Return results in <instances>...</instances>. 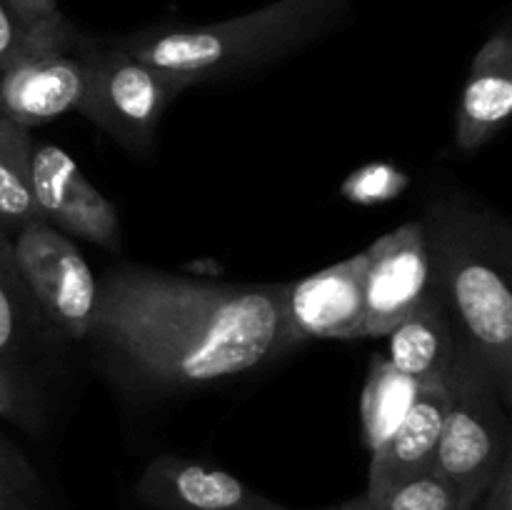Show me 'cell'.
Here are the masks:
<instances>
[{"instance_id":"cell-1","label":"cell","mask_w":512,"mask_h":510,"mask_svg":"<svg viewBox=\"0 0 512 510\" xmlns=\"http://www.w3.org/2000/svg\"><path fill=\"white\" fill-rule=\"evenodd\" d=\"M90 335L130 380L175 390L240 375L290 350L283 285H218L113 270Z\"/></svg>"},{"instance_id":"cell-2","label":"cell","mask_w":512,"mask_h":510,"mask_svg":"<svg viewBox=\"0 0 512 510\" xmlns=\"http://www.w3.org/2000/svg\"><path fill=\"white\" fill-rule=\"evenodd\" d=\"M428 240L433 288L453 313L470 350L512 405L510 235L480 210L435 200L420 220Z\"/></svg>"},{"instance_id":"cell-3","label":"cell","mask_w":512,"mask_h":510,"mask_svg":"<svg viewBox=\"0 0 512 510\" xmlns=\"http://www.w3.org/2000/svg\"><path fill=\"white\" fill-rule=\"evenodd\" d=\"M348 15L350 0H275L218 23L140 30L115 45L190 88L278 63L333 33Z\"/></svg>"},{"instance_id":"cell-4","label":"cell","mask_w":512,"mask_h":510,"mask_svg":"<svg viewBox=\"0 0 512 510\" xmlns=\"http://www.w3.org/2000/svg\"><path fill=\"white\" fill-rule=\"evenodd\" d=\"M450 390L453 403L430 473L458 493L465 510H473L503 460L512 455L508 405L473 353L460 365Z\"/></svg>"},{"instance_id":"cell-5","label":"cell","mask_w":512,"mask_h":510,"mask_svg":"<svg viewBox=\"0 0 512 510\" xmlns=\"http://www.w3.org/2000/svg\"><path fill=\"white\" fill-rule=\"evenodd\" d=\"M188 85L115 43L93 50L90 83L78 113L118 140L130 153H140L155 138L168 105Z\"/></svg>"},{"instance_id":"cell-6","label":"cell","mask_w":512,"mask_h":510,"mask_svg":"<svg viewBox=\"0 0 512 510\" xmlns=\"http://www.w3.org/2000/svg\"><path fill=\"white\" fill-rule=\"evenodd\" d=\"M13 255L48 323L73 340L90 335L100 285L73 240L38 220L15 233Z\"/></svg>"},{"instance_id":"cell-7","label":"cell","mask_w":512,"mask_h":510,"mask_svg":"<svg viewBox=\"0 0 512 510\" xmlns=\"http://www.w3.org/2000/svg\"><path fill=\"white\" fill-rule=\"evenodd\" d=\"M93 43L78 33L0 70L3 120L30 130L83 105L90 83Z\"/></svg>"},{"instance_id":"cell-8","label":"cell","mask_w":512,"mask_h":510,"mask_svg":"<svg viewBox=\"0 0 512 510\" xmlns=\"http://www.w3.org/2000/svg\"><path fill=\"white\" fill-rule=\"evenodd\" d=\"M365 268V335L383 338L403 323L433 288L428 240L420 220H410L375 240Z\"/></svg>"},{"instance_id":"cell-9","label":"cell","mask_w":512,"mask_h":510,"mask_svg":"<svg viewBox=\"0 0 512 510\" xmlns=\"http://www.w3.org/2000/svg\"><path fill=\"white\" fill-rule=\"evenodd\" d=\"M365 268L368 255L358 253L298 283H285L283 318L290 345L310 338H365Z\"/></svg>"},{"instance_id":"cell-10","label":"cell","mask_w":512,"mask_h":510,"mask_svg":"<svg viewBox=\"0 0 512 510\" xmlns=\"http://www.w3.org/2000/svg\"><path fill=\"white\" fill-rule=\"evenodd\" d=\"M33 190L40 218L60 233L90 240L100 248H120L115 205L90 183L73 158L58 145L33 148Z\"/></svg>"},{"instance_id":"cell-11","label":"cell","mask_w":512,"mask_h":510,"mask_svg":"<svg viewBox=\"0 0 512 510\" xmlns=\"http://www.w3.org/2000/svg\"><path fill=\"white\" fill-rule=\"evenodd\" d=\"M135 495L153 510H288L228 470L180 455L150 460Z\"/></svg>"},{"instance_id":"cell-12","label":"cell","mask_w":512,"mask_h":510,"mask_svg":"<svg viewBox=\"0 0 512 510\" xmlns=\"http://www.w3.org/2000/svg\"><path fill=\"white\" fill-rule=\"evenodd\" d=\"M470 353L450 308L438 290L430 288L423 303L388 333L385 358L418 385H450Z\"/></svg>"},{"instance_id":"cell-13","label":"cell","mask_w":512,"mask_h":510,"mask_svg":"<svg viewBox=\"0 0 512 510\" xmlns=\"http://www.w3.org/2000/svg\"><path fill=\"white\" fill-rule=\"evenodd\" d=\"M453 390L443 383H425L418 388L413 408L388 443L370 453L365 498H383L398 485L430 473L440 433L448 418Z\"/></svg>"},{"instance_id":"cell-14","label":"cell","mask_w":512,"mask_h":510,"mask_svg":"<svg viewBox=\"0 0 512 510\" xmlns=\"http://www.w3.org/2000/svg\"><path fill=\"white\" fill-rule=\"evenodd\" d=\"M512 113V35L508 25L490 35L475 53L460 100L455 143L465 153L483 148Z\"/></svg>"},{"instance_id":"cell-15","label":"cell","mask_w":512,"mask_h":510,"mask_svg":"<svg viewBox=\"0 0 512 510\" xmlns=\"http://www.w3.org/2000/svg\"><path fill=\"white\" fill-rule=\"evenodd\" d=\"M58 333L30 295L13 255V240L0 230V368L18 358L40 333Z\"/></svg>"},{"instance_id":"cell-16","label":"cell","mask_w":512,"mask_h":510,"mask_svg":"<svg viewBox=\"0 0 512 510\" xmlns=\"http://www.w3.org/2000/svg\"><path fill=\"white\" fill-rule=\"evenodd\" d=\"M420 385L400 373L385 355L370 360L365 380L360 415H363V440L370 453L383 448L390 435L400 428L408 410L413 408Z\"/></svg>"},{"instance_id":"cell-17","label":"cell","mask_w":512,"mask_h":510,"mask_svg":"<svg viewBox=\"0 0 512 510\" xmlns=\"http://www.w3.org/2000/svg\"><path fill=\"white\" fill-rule=\"evenodd\" d=\"M33 148L30 130L0 123V230L5 233L43 220L33 190Z\"/></svg>"},{"instance_id":"cell-18","label":"cell","mask_w":512,"mask_h":510,"mask_svg":"<svg viewBox=\"0 0 512 510\" xmlns=\"http://www.w3.org/2000/svg\"><path fill=\"white\" fill-rule=\"evenodd\" d=\"M335 510H465L458 493L435 473L418 475L408 483L398 485L383 498H358L348 500Z\"/></svg>"},{"instance_id":"cell-19","label":"cell","mask_w":512,"mask_h":510,"mask_svg":"<svg viewBox=\"0 0 512 510\" xmlns=\"http://www.w3.org/2000/svg\"><path fill=\"white\" fill-rule=\"evenodd\" d=\"M73 35L75 30L70 28L68 20L53 25H30L5 0H0V70L38 50L65 43Z\"/></svg>"},{"instance_id":"cell-20","label":"cell","mask_w":512,"mask_h":510,"mask_svg":"<svg viewBox=\"0 0 512 510\" xmlns=\"http://www.w3.org/2000/svg\"><path fill=\"white\" fill-rule=\"evenodd\" d=\"M40 478L30 460L0 433V510H33Z\"/></svg>"},{"instance_id":"cell-21","label":"cell","mask_w":512,"mask_h":510,"mask_svg":"<svg viewBox=\"0 0 512 510\" xmlns=\"http://www.w3.org/2000/svg\"><path fill=\"white\" fill-rule=\"evenodd\" d=\"M408 185L400 170L390 168V165H368V168L358 170L345 183V195L358 203H380V200H390Z\"/></svg>"},{"instance_id":"cell-22","label":"cell","mask_w":512,"mask_h":510,"mask_svg":"<svg viewBox=\"0 0 512 510\" xmlns=\"http://www.w3.org/2000/svg\"><path fill=\"white\" fill-rule=\"evenodd\" d=\"M473 510H512V455L503 460Z\"/></svg>"},{"instance_id":"cell-23","label":"cell","mask_w":512,"mask_h":510,"mask_svg":"<svg viewBox=\"0 0 512 510\" xmlns=\"http://www.w3.org/2000/svg\"><path fill=\"white\" fill-rule=\"evenodd\" d=\"M5 3L30 25H53L65 20L55 0H5Z\"/></svg>"},{"instance_id":"cell-24","label":"cell","mask_w":512,"mask_h":510,"mask_svg":"<svg viewBox=\"0 0 512 510\" xmlns=\"http://www.w3.org/2000/svg\"><path fill=\"white\" fill-rule=\"evenodd\" d=\"M10 405H13V393H10L8 375H5V370L0 368V415L8 413Z\"/></svg>"},{"instance_id":"cell-25","label":"cell","mask_w":512,"mask_h":510,"mask_svg":"<svg viewBox=\"0 0 512 510\" xmlns=\"http://www.w3.org/2000/svg\"><path fill=\"white\" fill-rule=\"evenodd\" d=\"M0 123H3V110H0Z\"/></svg>"}]
</instances>
